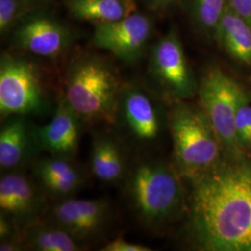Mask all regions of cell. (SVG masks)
<instances>
[{"mask_svg": "<svg viewBox=\"0 0 251 251\" xmlns=\"http://www.w3.org/2000/svg\"><path fill=\"white\" fill-rule=\"evenodd\" d=\"M189 181L194 245L201 251H251V162L225 157Z\"/></svg>", "mask_w": 251, "mask_h": 251, "instance_id": "1", "label": "cell"}, {"mask_svg": "<svg viewBox=\"0 0 251 251\" xmlns=\"http://www.w3.org/2000/svg\"><path fill=\"white\" fill-rule=\"evenodd\" d=\"M180 179L175 168L160 161L142 160L128 169L126 198L145 228L158 229L179 213L184 203Z\"/></svg>", "mask_w": 251, "mask_h": 251, "instance_id": "2", "label": "cell"}, {"mask_svg": "<svg viewBox=\"0 0 251 251\" xmlns=\"http://www.w3.org/2000/svg\"><path fill=\"white\" fill-rule=\"evenodd\" d=\"M174 168L192 180L212 169L225 155L223 146L200 104L174 101L168 113Z\"/></svg>", "mask_w": 251, "mask_h": 251, "instance_id": "3", "label": "cell"}, {"mask_svg": "<svg viewBox=\"0 0 251 251\" xmlns=\"http://www.w3.org/2000/svg\"><path fill=\"white\" fill-rule=\"evenodd\" d=\"M121 89L107 63L83 57L69 67L63 97L85 123L115 125Z\"/></svg>", "mask_w": 251, "mask_h": 251, "instance_id": "4", "label": "cell"}, {"mask_svg": "<svg viewBox=\"0 0 251 251\" xmlns=\"http://www.w3.org/2000/svg\"><path fill=\"white\" fill-rule=\"evenodd\" d=\"M243 91L242 87L220 68L206 71L198 85L199 104L213 126L227 158L243 157L235 136V116Z\"/></svg>", "mask_w": 251, "mask_h": 251, "instance_id": "5", "label": "cell"}, {"mask_svg": "<svg viewBox=\"0 0 251 251\" xmlns=\"http://www.w3.org/2000/svg\"><path fill=\"white\" fill-rule=\"evenodd\" d=\"M50 107L35 66L5 55L0 63V117L39 116Z\"/></svg>", "mask_w": 251, "mask_h": 251, "instance_id": "6", "label": "cell"}, {"mask_svg": "<svg viewBox=\"0 0 251 251\" xmlns=\"http://www.w3.org/2000/svg\"><path fill=\"white\" fill-rule=\"evenodd\" d=\"M127 144L146 150L155 144L163 129V116L157 101L137 85L122 86L116 124Z\"/></svg>", "mask_w": 251, "mask_h": 251, "instance_id": "7", "label": "cell"}, {"mask_svg": "<svg viewBox=\"0 0 251 251\" xmlns=\"http://www.w3.org/2000/svg\"><path fill=\"white\" fill-rule=\"evenodd\" d=\"M150 73L162 95L171 102L198 94V86L180 41L174 33L162 38L152 49Z\"/></svg>", "mask_w": 251, "mask_h": 251, "instance_id": "8", "label": "cell"}, {"mask_svg": "<svg viewBox=\"0 0 251 251\" xmlns=\"http://www.w3.org/2000/svg\"><path fill=\"white\" fill-rule=\"evenodd\" d=\"M112 214L106 199L64 198L50 207L47 221L62 227L88 246L107 227Z\"/></svg>", "mask_w": 251, "mask_h": 251, "instance_id": "9", "label": "cell"}, {"mask_svg": "<svg viewBox=\"0 0 251 251\" xmlns=\"http://www.w3.org/2000/svg\"><path fill=\"white\" fill-rule=\"evenodd\" d=\"M150 31L148 19L141 14H129L116 22L99 24L95 28L93 43L118 59L130 63L141 57Z\"/></svg>", "mask_w": 251, "mask_h": 251, "instance_id": "10", "label": "cell"}, {"mask_svg": "<svg viewBox=\"0 0 251 251\" xmlns=\"http://www.w3.org/2000/svg\"><path fill=\"white\" fill-rule=\"evenodd\" d=\"M45 193L22 171L4 172L0 179V212L9 216L22 229L38 219Z\"/></svg>", "mask_w": 251, "mask_h": 251, "instance_id": "11", "label": "cell"}, {"mask_svg": "<svg viewBox=\"0 0 251 251\" xmlns=\"http://www.w3.org/2000/svg\"><path fill=\"white\" fill-rule=\"evenodd\" d=\"M85 122L66 100H59L52 118L45 125L36 126L40 151L52 155L74 157L78 150Z\"/></svg>", "mask_w": 251, "mask_h": 251, "instance_id": "12", "label": "cell"}, {"mask_svg": "<svg viewBox=\"0 0 251 251\" xmlns=\"http://www.w3.org/2000/svg\"><path fill=\"white\" fill-rule=\"evenodd\" d=\"M2 122L0 129V169L2 173L20 171L36 160L40 151L36 137V126L25 116H12Z\"/></svg>", "mask_w": 251, "mask_h": 251, "instance_id": "13", "label": "cell"}, {"mask_svg": "<svg viewBox=\"0 0 251 251\" xmlns=\"http://www.w3.org/2000/svg\"><path fill=\"white\" fill-rule=\"evenodd\" d=\"M74 157L49 154L33 162V173L46 195L57 200L71 198L86 182V174Z\"/></svg>", "mask_w": 251, "mask_h": 251, "instance_id": "14", "label": "cell"}, {"mask_svg": "<svg viewBox=\"0 0 251 251\" xmlns=\"http://www.w3.org/2000/svg\"><path fill=\"white\" fill-rule=\"evenodd\" d=\"M64 29L50 19L36 18L24 25L16 35L19 48L40 57L56 58L68 46Z\"/></svg>", "mask_w": 251, "mask_h": 251, "instance_id": "15", "label": "cell"}, {"mask_svg": "<svg viewBox=\"0 0 251 251\" xmlns=\"http://www.w3.org/2000/svg\"><path fill=\"white\" fill-rule=\"evenodd\" d=\"M122 144L104 133L92 134L90 149V173L107 184L123 181L128 171Z\"/></svg>", "mask_w": 251, "mask_h": 251, "instance_id": "16", "label": "cell"}, {"mask_svg": "<svg viewBox=\"0 0 251 251\" xmlns=\"http://www.w3.org/2000/svg\"><path fill=\"white\" fill-rule=\"evenodd\" d=\"M21 237L25 249L32 251H81L88 247L62 227L47 220L37 219L23 227Z\"/></svg>", "mask_w": 251, "mask_h": 251, "instance_id": "17", "label": "cell"}, {"mask_svg": "<svg viewBox=\"0 0 251 251\" xmlns=\"http://www.w3.org/2000/svg\"><path fill=\"white\" fill-rule=\"evenodd\" d=\"M220 44L237 62L251 66V27L228 4L215 28Z\"/></svg>", "mask_w": 251, "mask_h": 251, "instance_id": "18", "label": "cell"}, {"mask_svg": "<svg viewBox=\"0 0 251 251\" xmlns=\"http://www.w3.org/2000/svg\"><path fill=\"white\" fill-rule=\"evenodd\" d=\"M69 8L76 18L100 24L116 22L130 14L123 0H71Z\"/></svg>", "mask_w": 251, "mask_h": 251, "instance_id": "19", "label": "cell"}, {"mask_svg": "<svg viewBox=\"0 0 251 251\" xmlns=\"http://www.w3.org/2000/svg\"><path fill=\"white\" fill-rule=\"evenodd\" d=\"M235 136L243 152L251 150V101L245 90L241 94L236 111Z\"/></svg>", "mask_w": 251, "mask_h": 251, "instance_id": "20", "label": "cell"}, {"mask_svg": "<svg viewBox=\"0 0 251 251\" xmlns=\"http://www.w3.org/2000/svg\"><path fill=\"white\" fill-rule=\"evenodd\" d=\"M226 4V0H195L196 12L202 25L215 30Z\"/></svg>", "mask_w": 251, "mask_h": 251, "instance_id": "21", "label": "cell"}, {"mask_svg": "<svg viewBox=\"0 0 251 251\" xmlns=\"http://www.w3.org/2000/svg\"><path fill=\"white\" fill-rule=\"evenodd\" d=\"M16 0H0V30L6 32L16 16Z\"/></svg>", "mask_w": 251, "mask_h": 251, "instance_id": "22", "label": "cell"}, {"mask_svg": "<svg viewBox=\"0 0 251 251\" xmlns=\"http://www.w3.org/2000/svg\"><path fill=\"white\" fill-rule=\"evenodd\" d=\"M101 251H151L152 249L141 245V244H134V243L127 242L122 237H117L116 239L112 240L111 242L107 243L103 246Z\"/></svg>", "mask_w": 251, "mask_h": 251, "instance_id": "23", "label": "cell"}, {"mask_svg": "<svg viewBox=\"0 0 251 251\" xmlns=\"http://www.w3.org/2000/svg\"><path fill=\"white\" fill-rule=\"evenodd\" d=\"M229 6L251 27V0H228Z\"/></svg>", "mask_w": 251, "mask_h": 251, "instance_id": "24", "label": "cell"}, {"mask_svg": "<svg viewBox=\"0 0 251 251\" xmlns=\"http://www.w3.org/2000/svg\"><path fill=\"white\" fill-rule=\"evenodd\" d=\"M25 250L26 249L21 236L10 237V238L0 240V251H21Z\"/></svg>", "mask_w": 251, "mask_h": 251, "instance_id": "25", "label": "cell"}, {"mask_svg": "<svg viewBox=\"0 0 251 251\" xmlns=\"http://www.w3.org/2000/svg\"><path fill=\"white\" fill-rule=\"evenodd\" d=\"M171 1H172V0H152V2H153L155 5H157V6L167 5V4H169Z\"/></svg>", "mask_w": 251, "mask_h": 251, "instance_id": "26", "label": "cell"}]
</instances>
